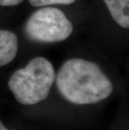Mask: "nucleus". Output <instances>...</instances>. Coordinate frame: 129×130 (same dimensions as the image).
Wrapping results in <instances>:
<instances>
[{
  "label": "nucleus",
  "instance_id": "f257e3e1",
  "mask_svg": "<svg viewBox=\"0 0 129 130\" xmlns=\"http://www.w3.org/2000/svg\"><path fill=\"white\" fill-rule=\"evenodd\" d=\"M54 80L60 95L74 104L97 103L113 91L112 82L100 66L81 58L64 62Z\"/></svg>",
  "mask_w": 129,
  "mask_h": 130
},
{
  "label": "nucleus",
  "instance_id": "f03ea898",
  "mask_svg": "<svg viewBox=\"0 0 129 130\" xmlns=\"http://www.w3.org/2000/svg\"><path fill=\"white\" fill-rule=\"evenodd\" d=\"M54 79L52 63L45 57H35L10 76L8 86L20 103L34 105L47 98Z\"/></svg>",
  "mask_w": 129,
  "mask_h": 130
},
{
  "label": "nucleus",
  "instance_id": "7ed1b4c3",
  "mask_svg": "<svg viewBox=\"0 0 129 130\" xmlns=\"http://www.w3.org/2000/svg\"><path fill=\"white\" fill-rule=\"evenodd\" d=\"M24 30L28 38L34 42L57 43L70 36L73 25L58 8L44 7L30 15Z\"/></svg>",
  "mask_w": 129,
  "mask_h": 130
},
{
  "label": "nucleus",
  "instance_id": "20e7f679",
  "mask_svg": "<svg viewBox=\"0 0 129 130\" xmlns=\"http://www.w3.org/2000/svg\"><path fill=\"white\" fill-rule=\"evenodd\" d=\"M19 50V40L14 33L0 29V67L9 64L16 57Z\"/></svg>",
  "mask_w": 129,
  "mask_h": 130
},
{
  "label": "nucleus",
  "instance_id": "39448f33",
  "mask_svg": "<svg viewBox=\"0 0 129 130\" xmlns=\"http://www.w3.org/2000/svg\"><path fill=\"white\" fill-rule=\"evenodd\" d=\"M114 21L122 28H129V0H103Z\"/></svg>",
  "mask_w": 129,
  "mask_h": 130
},
{
  "label": "nucleus",
  "instance_id": "423d86ee",
  "mask_svg": "<svg viewBox=\"0 0 129 130\" xmlns=\"http://www.w3.org/2000/svg\"><path fill=\"white\" fill-rule=\"evenodd\" d=\"M29 4L34 7L51 6V5H69L76 2V0H29Z\"/></svg>",
  "mask_w": 129,
  "mask_h": 130
},
{
  "label": "nucleus",
  "instance_id": "0eeeda50",
  "mask_svg": "<svg viewBox=\"0 0 129 130\" xmlns=\"http://www.w3.org/2000/svg\"><path fill=\"white\" fill-rule=\"evenodd\" d=\"M24 0H0V5L4 7L16 6L21 4Z\"/></svg>",
  "mask_w": 129,
  "mask_h": 130
},
{
  "label": "nucleus",
  "instance_id": "6e6552de",
  "mask_svg": "<svg viewBox=\"0 0 129 130\" xmlns=\"http://www.w3.org/2000/svg\"><path fill=\"white\" fill-rule=\"evenodd\" d=\"M0 130H9L4 125V124H3V123L1 121H0Z\"/></svg>",
  "mask_w": 129,
  "mask_h": 130
}]
</instances>
